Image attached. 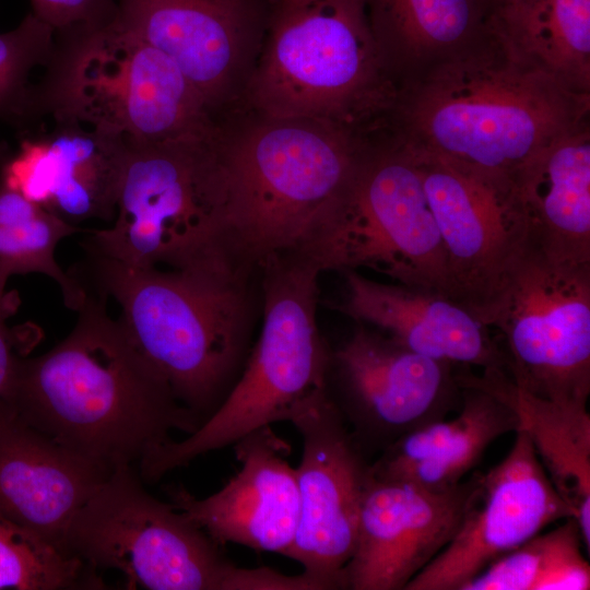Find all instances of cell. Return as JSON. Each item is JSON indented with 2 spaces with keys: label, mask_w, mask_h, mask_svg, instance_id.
<instances>
[{
  "label": "cell",
  "mask_w": 590,
  "mask_h": 590,
  "mask_svg": "<svg viewBox=\"0 0 590 590\" xmlns=\"http://www.w3.org/2000/svg\"><path fill=\"white\" fill-rule=\"evenodd\" d=\"M346 296L338 309L357 323L375 327L406 349L459 366L506 370V357L488 332L449 297L344 271Z\"/></svg>",
  "instance_id": "ffe728a7"
},
{
  "label": "cell",
  "mask_w": 590,
  "mask_h": 590,
  "mask_svg": "<svg viewBox=\"0 0 590 590\" xmlns=\"http://www.w3.org/2000/svg\"><path fill=\"white\" fill-rule=\"evenodd\" d=\"M529 239L551 260L590 263V133L587 123L544 146L510 192Z\"/></svg>",
  "instance_id": "7402d4cb"
},
{
  "label": "cell",
  "mask_w": 590,
  "mask_h": 590,
  "mask_svg": "<svg viewBox=\"0 0 590 590\" xmlns=\"http://www.w3.org/2000/svg\"><path fill=\"white\" fill-rule=\"evenodd\" d=\"M32 13L56 34L97 27L114 19L116 0H30Z\"/></svg>",
  "instance_id": "4dcf8cb0"
},
{
  "label": "cell",
  "mask_w": 590,
  "mask_h": 590,
  "mask_svg": "<svg viewBox=\"0 0 590 590\" xmlns=\"http://www.w3.org/2000/svg\"><path fill=\"white\" fill-rule=\"evenodd\" d=\"M489 1H491V4L494 5V4H496V3H498V2H500L503 0H489Z\"/></svg>",
  "instance_id": "836d02e7"
},
{
  "label": "cell",
  "mask_w": 590,
  "mask_h": 590,
  "mask_svg": "<svg viewBox=\"0 0 590 590\" xmlns=\"http://www.w3.org/2000/svg\"><path fill=\"white\" fill-rule=\"evenodd\" d=\"M366 133L341 125L255 113L222 123L229 241L244 263L298 250L352 184Z\"/></svg>",
  "instance_id": "277c9868"
},
{
  "label": "cell",
  "mask_w": 590,
  "mask_h": 590,
  "mask_svg": "<svg viewBox=\"0 0 590 590\" xmlns=\"http://www.w3.org/2000/svg\"><path fill=\"white\" fill-rule=\"evenodd\" d=\"M85 292L71 332L39 356H20L0 398L42 433L114 471L139 464L173 430L193 433L202 420L108 315V298Z\"/></svg>",
  "instance_id": "7a4b0ae2"
},
{
  "label": "cell",
  "mask_w": 590,
  "mask_h": 590,
  "mask_svg": "<svg viewBox=\"0 0 590 590\" xmlns=\"http://www.w3.org/2000/svg\"><path fill=\"white\" fill-rule=\"evenodd\" d=\"M314 0H274L273 8L275 9H294L303 7Z\"/></svg>",
  "instance_id": "d6a6232c"
},
{
  "label": "cell",
  "mask_w": 590,
  "mask_h": 590,
  "mask_svg": "<svg viewBox=\"0 0 590 590\" xmlns=\"http://www.w3.org/2000/svg\"><path fill=\"white\" fill-rule=\"evenodd\" d=\"M220 137L221 129L127 144L114 224L88 232L85 253L132 268L237 261L229 241Z\"/></svg>",
  "instance_id": "ba28073f"
},
{
  "label": "cell",
  "mask_w": 590,
  "mask_h": 590,
  "mask_svg": "<svg viewBox=\"0 0 590 590\" xmlns=\"http://www.w3.org/2000/svg\"><path fill=\"white\" fill-rule=\"evenodd\" d=\"M262 270L263 324L236 381L216 410L188 437L169 439L139 462L143 482L234 445L281 421L328 389L331 353L317 326L319 267L299 251L275 253Z\"/></svg>",
  "instance_id": "8992f818"
},
{
  "label": "cell",
  "mask_w": 590,
  "mask_h": 590,
  "mask_svg": "<svg viewBox=\"0 0 590 590\" xmlns=\"http://www.w3.org/2000/svg\"><path fill=\"white\" fill-rule=\"evenodd\" d=\"M453 364L413 352L363 323L335 352L330 369L357 441L385 444L444 418L461 399ZM361 445V444H359Z\"/></svg>",
  "instance_id": "2e32d148"
},
{
  "label": "cell",
  "mask_w": 590,
  "mask_h": 590,
  "mask_svg": "<svg viewBox=\"0 0 590 590\" xmlns=\"http://www.w3.org/2000/svg\"><path fill=\"white\" fill-rule=\"evenodd\" d=\"M288 422L302 436L303 452L295 469L298 527L285 556L323 590L344 589L370 464L328 389L302 403Z\"/></svg>",
  "instance_id": "4fadbf2b"
},
{
  "label": "cell",
  "mask_w": 590,
  "mask_h": 590,
  "mask_svg": "<svg viewBox=\"0 0 590 590\" xmlns=\"http://www.w3.org/2000/svg\"><path fill=\"white\" fill-rule=\"evenodd\" d=\"M476 476L434 492L370 474L344 589L404 590L456 534Z\"/></svg>",
  "instance_id": "e0dca14e"
},
{
  "label": "cell",
  "mask_w": 590,
  "mask_h": 590,
  "mask_svg": "<svg viewBox=\"0 0 590 590\" xmlns=\"http://www.w3.org/2000/svg\"><path fill=\"white\" fill-rule=\"evenodd\" d=\"M249 269L239 262L132 268L86 253L69 272L85 290L117 302L132 344L203 423L245 364Z\"/></svg>",
  "instance_id": "3957f363"
},
{
  "label": "cell",
  "mask_w": 590,
  "mask_h": 590,
  "mask_svg": "<svg viewBox=\"0 0 590 590\" xmlns=\"http://www.w3.org/2000/svg\"><path fill=\"white\" fill-rule=\"evenodd\" d=\"M111 472L42 433L0 398L2 517L67 554L71 521Z\"/></svg>",
  "instance_id": "d6986e66"
},
{
  "label": "cell",
  "mask_w": 590,
  "mask_h": 590,
  "mask_svg": "<svg viewBox=\"0 0 590 590\" xmlns=\"http://www.w3.org/2000/svg\"><path fill=\"white\" fill-rule=\"evenodd\" d=\"M573 517L492 563L461 590H588L590 566Z\"/></svg>",
  "instance_id": "83f0119b"
},
{
  "label": "cell",
  "mask_w": 590,
  "mask_h": 590,
  "mask_svg": "<svg viewBox=\"0 0 590 590\" xmlns=\"http://www.w3.org/2000/svg\"><path fill=\"white\" fill-rule=\"evenodd\" d=\"M45 150L43 206L74 224L114 221L127 143L73 120L54 119Z\"/></svg>",
  "instance_id": "cb8c5ba5"
},
{
  "label": "cell",
  "mask_w": 590,
  "mask_h": 590,
  "mask_svg": "<svg viewBox=\"0 0 590 590\" xmlns=\"http://www.w3.org/2000/svg\"><path fill=\"white\" fill-rule=\"evenodd\" d=\"M97 573L0 515V589H107Z\"/></svg>",
  "instance_id": "f1b7e54d"
},
{
  "label": "cell",
  "mask_w": 590,
  "mask_h": 590,
  "mask_svg": "<svg viewBox=\"0 0 590 590\" xmlns=\"http://www.w3.org/2000/svg\"><path fill=\"white\" fill-rule=\"evenodd\" d=\"M481 376L505 396L520 417L555 489L577 521L590 550V415L587 408H567L534 397L515 385L505 369Z\"/></svg>",
  "instance_id": "d4e9b609"
},
{
  "label": "cell",
  "mask_w": 590,
  "mask_h": 590,
  "mask_svg": "<svg viewBox=\"0 0 590 590\" xmlns=\"http://www.w3.org/2000/svg\"><path fill=\"white\" fill-rule=\"evenodd\" d=\"M56 47L54 28L32 12L15 28L0 33V119L36 114L39 87L31 78L50 64Z\"/></svg>",
  "instance_id": "f546056e"
},
{
  "label": "cell",
  "mask_w": 590,
  "mask_h": 590,
  "mask_svg": "<svg viewBox=\"0 0 590 590\" xmlns=\"http://www.w3.org/2000/svg\"><path fill=\"white\" fill-rule=\"evenodd\" d=\"M272 5L269 0H116L111 21L167 55L220 121L246 98Z\"/></svg>",
  "instance_id": "7c38bea8"
},
{
  "label": "cell",
  "mask_w": 590,
  "mask_h": 590,
  "mask_svg": "<svg viewBox=\"0 0 590 590\" xmlns=\"http://www.w3.org/2000/svg\"><path fill=\"white\" fill-rule=\"evenodd\" d=\"M234 446L240 469L220 491L197 498L184 487H172V504L220 545L235 543L285 556L299 520L295 469L284 457L290 446L271 426Z\"/></svg>",
  "instance_id": "ac0fdd59"
},
{
  "label": "cell",
  "mask_w": 590,
  "mask_h": 590,
  "mask_svg": "<svg viewBox=\"0 0 590 590\" xmlns=\"http://www.w3.org/2000/svg\"><path fill=\"white\" fill-rule=\"evenodd\" d=\"M297 251L321 272L368 268L447 296L445 250L422 174L393 134L368 141L352 184Z\"/></svg>",
  "instance_id": "30bf717a"
},
{
  "label": "cell",
  "mask_w": 590,
  "mask_h": 590,
  "mask_svg": "<svg viewBox=\"0 0 590 590\" xmlns=\"http://www.w3.org/2000/svg\"><path fill=\"white\" fill-rule=\"evenodd\" d=\"M494 328L506 371L528 393L567 408L590 394V263L548 259L528 237Z\"/></svg>",
  "instance_id": "8fae6325"
},
{
  "label": "cell",
  "mask_w": 590,
  "mask_h": 590,
  "mask_svg": "<svg viewBox=\"0 0 590 590\" xmlns=\"http://www.w3.org/2000/svg\"><path fill=\"white\" fill-rule=\"evenodd\" d=\"M589 95L519 57L485 25L471 45L401 82L388 117L404 145L510 202L523 166L586 123Z\"/></svg>",
  "instance_id": "6da1fadb"
},
{
  "label": "cell",
  "mask_w": 590,
  "mask_h": 590,
  "mask_svg": "<svg viewBox=\"0 0 590 590\" xmlns=\"http://www.w3.org/2000/svg\"><path fill=\"white\" fill-rule=\"evenodd\" d=\"M486 27L526 61L590 94V0H503Z\"/></svg>",
  "instance_id": "484cf974"
},
{
  "label": "cell",
  "mask_w": 590,
  "mask_h": 590,
  "mask_svg": "<svg viewBox=\"0 0 590 590\" xmlns=\"http://www.w3.org/2000/svg\"><path fill=\"white\" fill-rule=\"evenodd\" d=\"M21 304L16 291H8L0 284V393L3 390L15 361L24 354L26 345L22 327L12 328L8 320L17 311Z\"/></svg>",
  "instance_id": "1f68e13d"
},
{
  "label": "cell",
  "mask_w": 590,
  "mask_h": 590,
  "mask_svg": "<svg viewBox=\"0 0 590 590\" xmlns=\"http://www.w3.org/2000/svg\"><path fill=\"white\" fill-rule=\"evenodd\" d=\"M87 229L71 224L0 179V284L12 275L42 273L58 283L66 307L78 311L85 290L55 258L63 238Z\"/></svg>",
  "instance_id": "4316f807"
},
{
  "label": "cell",
  "mask_w": 590,
  "mask_h": 590,
  "mask_svg": "<svg viewBox=\"0 0 590 590\" xmlns=\"http://www.w3.org/2000/svg\"><path fill=\"white\" fill-rule=\"evenodd\" d=\"M476 483L451 541L404 590H461L492 563L551 523L571 517L522 428Z\"/></svg>",
  "instance_id": "9a60e30c"
},
{
  "label": "cell",
  "mask_w": 590,
  "mask_h": 590,
  "mask_svg": "<svg viewBox=\"0 0 590 590\" xmlns=\"http://www.w3.org/2000/svg\"><path fill=\"white\" fill-rule=\"evenodd\" d=\"M66 553L122 573L149 590H303L305 578L234 564L172 503L153 497L132 465L114 470L71 521Z\"/></svg>",
  "instance_id": "9c48e42d"
},
{
  "label": "cell",
  "mask_w": 590,
  "mask_h": 590,
  "mask_svg": "<svg viewBox=\"0 0 590 590\" xmlns=\"http://www.w3.org/2000/svg\"><path fill=\"white\" fill-rule=\"evenodd\" d=\"M382 60L397 85L475 42L489 0H365Z\"/></svg>",
  "instance_id": "603a6c76"
},
{
  "label": "cell",
  "mask_w": 590,
  "mask_h": 590,
  "mask_svg": "<svg viewBox=\"0 0 590 590\" xmlns=\"http://www.w3.org/2000/svg\"><path fill=\"white\" fill-rule=\"evenodd\" d=\"M57 36L37 114L76 121L127 144L220 129L177 64L115 22Z\"/></svg>",
  "instance_id": "52a82bcc"
},
{
  "label": "cell",
  "mask_w": 590,
  "mask_h": 590,
  "mask_svg": "<svg viewBox=\"0 0 590 590\" xmlns=\"http://www.w3.org/2000/svg\"><path fill=\"white\" fill-rule=\"evenodd\" d=\"M397 91L365 0H314L294 9L272 5L245 102L264 116L371 132L381 127Z\"/></svg>",
  "instance_id": "5b68a950"
},
{
  "label": "cell",
  "mask_w": 590,
  "mask_h": 590,
  "mask_svg": "<svg viewBox=\"0 0 590 590\" xmlns=\"http://www.w3.org/2000/svg\"><path fill=\"white\" fill-rule=\"evenodd\" d=\"M408 149L421 170L444 246L447 296L486 327H494L527 237L526 223L491 186L437 157Z\"/></svg>",
  "instance_id": "5bb4252c"
},
{
  "label": "cell",
  "mask_w": 590,
  "mask_h": 590,
  "mask_svg": "<svg viewBox=\"0 0 590 590\" xmlns=\"http://www.w3.org/2000/svg\"><path fill=\"white\" fill-rule=\"evenodd\" d=\"M457 380L459 413L427 423L387 446L370 464L374 477L444 492L459 485L496 439L519 429L514 405L481 375L462 369Z\"/></svg>",
  "instance_id": "44dd1931"
}]
</instances>
